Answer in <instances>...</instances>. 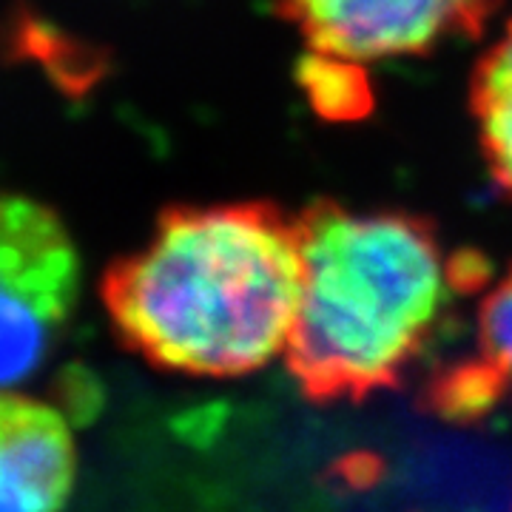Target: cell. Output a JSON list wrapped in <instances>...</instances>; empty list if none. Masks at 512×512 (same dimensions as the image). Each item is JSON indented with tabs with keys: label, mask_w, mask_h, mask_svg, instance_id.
Returning a JSON list of instances; mask_svg holds the SVG:
<instances>
[{
	"label": "cell",
	"mask_w": 512,
	"mask_h": 512,
	"mask_svg": "<svg viewBox=\"0 0 512 512\" xmlns=\"http://www.w3.org/2000/svg\"><path fill=\"white\" fill-rule=\"evenodd\" d=\"M299 285L296 214L265 200L183 202L103 271L100 302L148 365L234 379L285 356Z\"/></svg>",
	"instance_id": "cell-1"
},
{
	"label": "cell",
	"mask_w": 512,
	"mask_h": 512,
	"mask_svg": "<svg viewBox=\"0 0 512 512\" xmlns=\"http://www.w3.org/2000/svg\"><path fill=\"white\" fill-rule=\"evenodd\" d=\"M302 285L285 367L313 404H359L402 382L450 305L490 285L427 217L313 200L296 214Z\"/></svg>",
	"instance_id": "cell-2"
},
{
	"label": "cell",
	"mask_w": 512,
	"mask_h": 512,
	"mask_svg": "<svg viewBox=\"0 0 512 512\" xmlns=\"http://www.w3.org/2000/svg\"><path fill=\"white\" fill-rule=\"evenodd\" d=\"M83 262L52 205L0 191V387L35 376L69 328Z\"/></svg>",
	"instance_id": "cell-3"
},
{
	"label": "cell",
	"mask_w": 512,
	"mask_h": 512,
	"mask_svg": "<svg viewBox=\"0 0 512 512\" xmlns=\"http://www.w3.org/2000/svg\"><path fill=\"white\" fill-rule=\"evenodd\" d=\"M308 52L370 66L433 55L453 40H476L501 0H274Z\"/></svg>",
	"instance_id": "cell-4"
},
{
	"label": "cell",
	"mask_w": 512,
	"mask_h": 512,
	"mask_svg": "<svg viewBox=\"0 0 512 512\" xmlns=\"http://www.w3.org/2000/svg\"><path fill=\"white\" fill-rule=\"evenodd\" d=\"M74 476L77 447L63 413L0 387V512H60Z\"/></svg>",
	"instance_id": "cell-5"
},
{
	"label": "cell",
	"mask_w": 512,
	"mask_h": 512,
	"mask_svg": "<svg viewBox=\"0 0 512 512\" xmlns=\"http://www.w3.org/2000/svg\"><path fill=\"white\" fill-rule=\"evenodd\" d=\"M476 353L444 367L427 387L430 404L450 419H476L512 402V268L481 291Z\"/></svg>",
	"instance_id": "cell-6"
},
{
	"label": "cell",
	"mask_w": 512,
	"mask_h": 512,
	"mask_svg": "<svg viewBox=\"0 0 512 512\" xmlns=\"http://www.w3.org/2000/svg\"><path fill=\"white\" fill-rule=\"evenodd\" d=\"M467 97L484 168L495 188L512 197V18L478 57Z\"/></svg>",
	"instance_id": "cell-7"
},
{
	"label": "cell",
	"mask_w": 512,
	"mask_h": 512,
	"mask_svg": "<svg viewBox=\"0 0 512 512\" xmlns=\"http://www.w3.org/2000/svg\"><path fill=\"white\" fill-rule=\"evenodd\" d=\"M299 86L316 114L328 120H359L373 106L367 66L342 57L305 52L299 63Z\"/></svg>",
	"instance_id": "cell-8"
}]
</instances>
